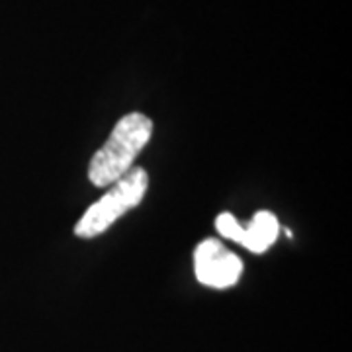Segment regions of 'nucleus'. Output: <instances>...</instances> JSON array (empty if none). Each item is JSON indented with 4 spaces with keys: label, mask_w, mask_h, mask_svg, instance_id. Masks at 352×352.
<instances>
[{
    "label": "nucleus",
    "mask_w": 352,
    "mask_h": 352,
    "mask_svg": "<svg viewBox=\"0 0 352 352\" xmlns=\"http://www.w3.org/2000/svg\"><path fill=\"white\" fill-rule=\"evenodd\" d=\"M149 186V176L143 168H131L113 182L100 200L94 201L75 226V235L82 239H92L112 227L129 210L138 208L145 198Z\"/></svg>",
    "instance_id": "nucleus-2"
},
{
    "label": "nucleus",
    "mask_w": 352,
    "mask_h": 352,
    "mask_svg": "<svg viewBox=\"0 0 352 352\" xmlns=\"http://www.w3.org/2000/svg\"><path fill=\"white\" fill-rule=\"evenodd\" d=\"M194 272L204 286L226 289L239 282L243 263L217 239H206L194 251Z\"/></svg>",
    "instance_id": "nucleus-3"
},
{
    "label": "nucleus",
    "mask_w": 352,
    "mask_h": 352,
    "mask_svg": "<svg viewBox=\"0 0 352 352\" xmlns=\"http://www.w3.org/2000/svg\"><path fill=\"white\" fill-rule=\"evenodd\" d=\"M215 229H217L223 237L235 241V243H241V239H243V231H245V227L241 226L239 221H237L231 214L217 215V217H215Z\"/></svg>",
    "instance_id": "nucleus-5"
},
{
    "label": "nucleus",
    "mask_w": 352,
    "mask_h": 352,
    "mask_svg": "<svg viewBox=\"0 0 352 352\" xmlns=\"http://www.w3.org/2000/svg\"><path fill=\"white\" fill-rule=\"evenodd\" d=\"M153 135V122L141 112L124 116L112 129L108 141L102 145L88 164V180L98 186H112L127 170Z\"/></svg>",
    "instance_id": "nucleus-1"
},
{
    "label": "nucleus",
    "mask_w": 352,
    "mask_h": 352,
    "mask_svg": "<svg viewBox=\"0 0 352 352\" xmlns=\"http://www.w3.org/2000/svg\"><path fill=\"white\" fill-rule=\"evenodd\" d=\"M278 233H280V223L276 215L270 212H256L249 227H245L239 245L251 252L261 254L276 243Z\"/></svg>",
    "instance_id": "nucleus-4"
}]
</instances>
